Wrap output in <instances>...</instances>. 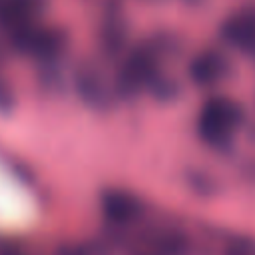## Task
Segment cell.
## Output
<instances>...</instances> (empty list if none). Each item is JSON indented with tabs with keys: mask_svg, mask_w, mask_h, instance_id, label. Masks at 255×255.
Listing matches in <instances>:
<instances>
[{
	"mask_svg": "<svg viewBox=\"0 0 255 255\" xmlns=\"http://www.w3.org/2000/svg\"><path fill=\"white\" fill-rule=\"evenodd\" d=\"M241 122H243V108L233 100L219 98L207 106L203 128L213 141H227L239 129Z\"/></svg>",
	"mask_w": 255,
	"mask_h": 255,
	"instance_id": "7a4b0ae2",
	"label": "cell"
},
{
	"mask_svg": "<svg viewBox=\"0 0 255 255\" xmlns=\"http://www.w3.org/2000/svg\"><path fill=\"white\" fill-rule=\"evenodd\" d=\"M221 36L235 50L255 56V2L233 12L225 20Z\"/></svg>",
	"mask_w": 255,
	"mask_h": 255,
	"instance_id": "3957f363",
	"label": "cell"
},
{
	"mask_svg": "<svg viewBox=\"0 0 255 255\" xmlns=\"http://www.w3.org/2000/svg\"><path fill=\"white\" fill-rule=\"evenodd\" d=\"M40 205L26 181L0 157V233H20L38 221Z\"/></svg>",
	"mask_w": 255,
	"mask_h": 255,
	"instance_id": "6da1fadb",
	"label": "cell"
},
{
	"mask_svg": "<svg viewBox=\"0 0 255 255\" xmlns=\"http://www.w3.org/2000/svg\"><path fill=\"white\" fill-rule=\"evenodd\" d=\"M227 72V62L219 54H209L197 64V74L201 80H217Z\"/></svg>",
	"mask_w": 255,
	"mask_h": 255,
	"instance_id": "277c9868",
	"label": "cell"
}]
</instances>
